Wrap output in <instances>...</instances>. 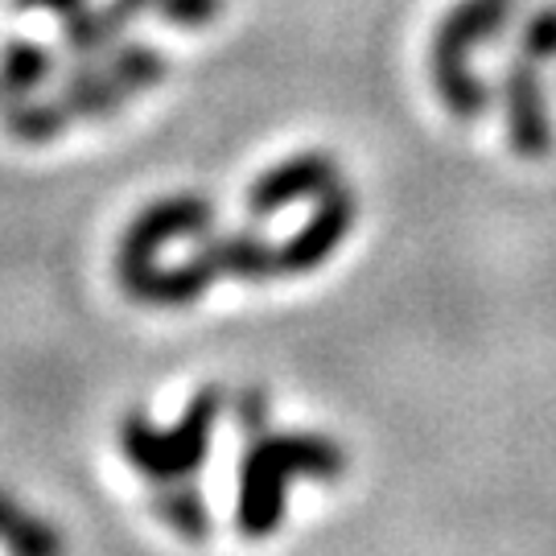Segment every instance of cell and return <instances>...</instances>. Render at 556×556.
Masks as SVG:
<instances>
[{
  "instance_id": "obj_1",
  "label": "cell",
  "mask_w": 556,
  "mask_h": 556,
  "mask_svg": "<svg viewBox=\"0 0 556 556\" xmlns=\"http://www.w3.org/2000/svg\"><path fill=\"white\" fill-rule=\"evenodd\" d=\"M346 470V450L321 433H260L248 438L239 457L236 532L248 540H268L280 532L289 511V478L330 482Z\"/></svg>"
},
{
  "instance_id": "obj_2",
  "label": "cell",
  "mask_w": 556,
  "mask_h": 556,
  "mask_svg": "<svg viewBox=\"0 0 556 556\" xmlns=\"http://www.w3.org/2000/svg\"><path fill=\"white\" fill-rule=\"evenodd\" d=\"M516 13V0H457L433 34V87L457 119H478L491 108V83L470 71V54L495 41Z\"/></svg>"
},
{
  "instance_id": "obj_3",
  "label": "cell",
  "mask_w": 556,
  "mask_h": 556,
  "mask_svg": "<svg viewBox=\"0 0 556 556\" xmlns=\"http://www.w3.org/2000/svg\"><path fill=\"white\" fill-rule=\"evenodd\" d=\"M223 404H227V396H223L219 383H206L186 404V413L174 429H157L144 413H128L119 420V450L128 457V466L140 470L149 482L194 478L211 457Z\"/></svg>"
},
{
  "instance_id": "obj_4",
  "label": "cell",
  "mask_w": 556,
  "mask_h": 556,
  "mask_svg": "<svg viewBox=\"0 0 556 556\" xmlns=\"http://www.w3.org/2000/svg\"><path fill=\"white\" fill-rule=\"evenodd\" d=\"M215 202L202 194H174V199H157L128 223V231L119 236L116 248V277L128 285L132 277L149 273L157 264V252L178 243V239H202L215 231Z\"/></svg>"
},
{
  "instance_id": "obj_5",
  "label": "cell",
  "mask_w": 556,
  "mask_h": 556,
  "mask_svg": "<svg viewBox=\"0 0 556 556\" xmlns=\"http://www.w3.org/2000/svg\"><path fill=\"white\" fill-rule=\"evenodd\" d=\"M355 215H358L355 194H351L342 181H334L318 199L314 215L277 248L280 277H305V273L321 268V264L346 243L351 227H355Z\"/></svg>"
},
{
  "instance_id": "obj_6",
  "label": "cell",
  "mask_w": 556,
  "mask_h": 556,
  "mask_svg": "<svg viewBox=\"0 0 556 556\" xmlns=\"http://www.w3.org/2000/svg\"><path fill=\"white\" fill-rule=\"evenodd\" d=\"M498 96H503V112H507V137L519 157L540 161L553 149V112H548V96H544V75L540 62L511 59L503 66L498 79Z\"/></svg>"
},
{
  "instance_id": "obj_7",
  "label": "cell",
  "mask_w": 556,
  "mask_h": 556,
  "mask_svg": "<svg viewBox=\"0 0 556 556\" xmlns=\"http://www.w3.org/2000/svg\"><path fill=\"white\" fill-rule=\"evenodd\" d=\"M338 178V165L330 153H293L289 161H280L273 169H264L256 181H252V190H248V215L252 219H268V215H277L285 206H293V202H305V199H321Z\"/></svg>"
},
{
  "instance_id": "obj_8",
  "label": "cell",
  "mask_w": 556,
  "mask_h": 556,
  "mask_svg": "<svg viewBox=\"0 0 556 556\" xmlns=\"http://www.w3.org/2000/svg\"><path fill=\"white\" fill-rule=\"evenodd\" d=\"M219 280V273L206 264V260L194 252L190 260L181 264H153L149 273H140L124 285V293L140 305H161V309H181V305H194V301Z\"/></svg>"
},
{
  "instance_id": "obj_9",
  "label": "cell",
  "mask_w": 556,
  "mask_h": 556,
  "mask_svg": "<svg viewBox=\"0 0 556 556\" xmlns=\"http://www.w3.org/2000/svg\"><path fill=\"white\" fill-rule=\"evenodd\" d=\"M202 260L219 273V277H239V280H268L280 277L277 268V248L264 243L256 231H211V236L194 239Z\"/></svg>"
},
{
  "instance_id": "obj_10",
  "label": "cell",
  "mask_w": 556,
  "mask_h": 556,
  "mask_svg": "<svg viewBox=\"0 0 556 556\" xmlns=\"http://www.w3.org/2000/svg\"><path fill=\"white\" fill-rule=\"evenodd\" d=\"M59 100L71 112V119H96L116 116L124 100H132V96L119 87L103 59H71V71L62 75Z\"/></svg>"
},
{
  "instance_id": "obj_11",
  "label": "cell",
  "mask_w": 556,
  "mask_h": 556,
  "mask_svg": "<svg viewBox=\"0 0 556 556\" xmlns=\"http://www.w3.org/2000/svg\"><path fill=\"white\" fill-rule=\"evenodd\" d=\"M132 17L137 13L124 0H112V4H79L75 13L62 17V46L75 59H103L119 41L124 25Z\"/></svg>"
},
{
  "instance_id": "obj_12",
  "label": "cell",
  "mask_w": 556,
  "mask_h": 556,
  "mask_svg": "<svg viewBox=\"0 0 556 556\" xmlns=\"http://www.w3.org/2000/svg\"><path fill=\"white\" fill-rule=\"evenodd\" d=\"M59 71V59L54 50H46L38 41H9L0 50V108L4 103H21L34 100L46 83L54 79Z\"/></svg>"
},
{
  "instance_id": "obj_13",
  "label": "cell",
  "mask_w": 556,
  "mask_h": 556,
  "mask_svg": "<svg viewBox=\"0 0 556 556\" xmlns=\"http://www.w3.org/2000/svg\"><path fill=\"white\" fill-rule=\"evenodd\" d=\"M153 516L169 528V532H178L181 540H206L215 532V516H211V503L202 495L199 486H194V478H178V482H157L153 486Z\"/></svg>"
},
{
  "instance_id": "obj_14",
  "label": "cell",
  "mask_w": 556,
  "mask_h": 556,
  "mask_svg": "<svg viewBox=\"0 0 556 556\" xmlns=\"http://www.w3.org/2000/svg\"><path fill=\"white\" fill-rule=\"evenodd\" d=\"M0 116H4V132L25 140V144H46V140L62 137V132L75 124L71 112L62 108L59 96H54V100H38V96H34V100L4 103Z\"/></svg>"
},
{
  "instance_id": "obj_15",
  "label": "cell",
  "mask_w": 556,
  "mask_h": 556,
  "mask_svg": "<svg viewBox=\"0 0 556 556\" xmlns=\"http://www.w3.org/2000/svg\"><path fill=\"white\" fill-rule=\"evenodd\" d=\"M108 71L119 79V87L128 91V96H137V91H149L153 83L165 79V59H161L157 46H144V41H116L108 54Z\"/></svg>"
},
{
  "instance_id": "obj_16",
  "label": "cell",
  "mask_w": 556,
  "mask_h": 556,
  "mask_svg": "<svg viewBox=\"0 0 556 556\" xmlns=\"http://www.w3.org/2000/svg\"><path fill=\"white\" fill-rule=\"evenodd\" d=\"M4 540V553L9 556H66V544H62V532L41 516H25L17 511L13 523L0 532Z\"/></svg>"
},
{
  "instance_id": "obj_17",
  "label": "cell",
  "mask_w": 556,
  "mask_h": 556,
  "mask_svg": "<svg viewBox=\"0 0 556 556\" xmlns=\"http://www.w3.org/2000/svg\"><path fill=\"white\" fill-rule=\"evenodd\" d=\"M519 54L532 62H553L556 59V4H544L519 29Z\"/></svg>"
},
{
  "instance_id": "obj_18",
  "label": "cell",
  "mask_w": 556,
  "mask_h": 556,
  "mask_svg": "<svg viewBox=\"0 0 556 556\" xmlns=\"http://www.w3.org/2000/svg\"><path fill=\"white\" fill-rule=\"evenodd\" d=\"M227 0H157V17L178 29H206L223 13Z\"/></svg>"
},
{
  "instance_id": "obj_19",
  "label": "cell",
  "mask_w": 556,
  "mask_h": 556,
  "mask_svg": "<svg viewBox=\"0 0 556 556\" xmlns=\"http://www.w3.org/2000/svg\"><path fill=\"white\" fill-rule=\"evenodd\" d=\"M231 417L248 438H260L273 429V400L264 388H239V396L231 400Z\"/></svg>"
},
{
  "instance_id": "obj_20",
  "label": "cell",
  "mask_w": 556,
  "mask_h": 556,
  "mask_svg": "<svg viewBox=\"0 0 556 556\" xmlns=\"http://www.w3.org/2000/svg\"><path fill=\"white\" fill-rule=\"evenodd\" d=\"M17 9H41V13H59V17H66V13H75L79 4H87V0H13Z\"/></svg>"
},
{
  "instance_id": "obj_21",
  "label": "cell",
  "mask_w": 556,
  "mask_h": 556,
  "mask_svg": "<svg viewBox=\"0 0 556 556\" xmlns=\"http://www.w3.org/2000/svg\"><path fill=\"white\" fill-rule=\"evenodd\" d=\"M17 511H21L17 503H13V498H9L4 491H0V532H4L9 523H13V516H17Z\"/></svg>"
},
{
  "instance_id": "obj_22",
  "label": "cell",
  "mask_w": 556,
  "mask_h": 556,
  "mask_svg": "<svg viewBox=\"0 0 556 556\" xmlns=\"http://www.w3.org/2000/svg\"><path fill=\"white\" fill-rule=\"evenodd\" d=\"M124 4H128V9H132V13H140V9H153V4H157V0H124Z\"/></svg>"
}]
</instances>
